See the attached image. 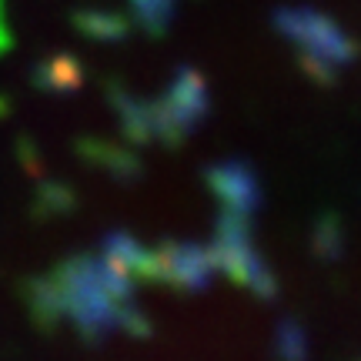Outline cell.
Returning <instances> with one entry per match:
<instances>
[{
  "label": "cell",
  "instance_id": "cell-1",
  "mask_svg": "<svg viewBox=\"0 0 361 361\" xmlns=\"http://www.w3.org/2000/svg\"><path fill=\"white\" fill-rule=\"evenodd\" d=\"M284 30L301 47V64L314 80L331 84L341 67H348L358 57V44L324 13L314 11H288L281 13Z\"/></svg>",
  "mask_w": 361,
  "mask_h": 361
},
{
  "label": "cell",
  "instance_id": "cell-2",
  "mask_svg": "<svg viewBox=\"0 0 361 361\" xmlns=\"http://www.w3.org/2000/svg\"><path fill=\"white\" fill-rule=\"evenodd\" d=\"M341 241H345V231H341L338 218H324L322 228H318V251H322L324 258H338L341 247H345Z\"/></svg>",
  "mask_w": 361,
  "mask_h": 361
}]
</instances>
